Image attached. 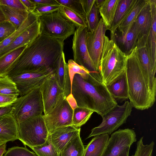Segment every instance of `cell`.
I'll use <instances>...</instances> for the list:
<instances>
[{
  "instance_id": "7a4b0ae2",
  "label": "cell",
  "mask_w": 156,
  "mask_h": 156,
  "mask_svg": "<svg viewBox=\"0 0 156 156\" xmlns=\"http://www.w3.org/2000/svg\"><path fill=\"white\" fill-rule=\"evenodd\" d=\"M71 95L77 106L89 109L101 116L118 104L98 71H90L83 76L75 74Z\"/></svg>"
},
{
  "instance_id": "4316f807",
  "label": "cell",
  "mask_w": 156,
  "mask_h": 156,
  "mask_svg": "<svg viewBox=\"0 0 156 156\" xmlns=\"http://www.w3.org/2000/svg\"><path fill=\"white\" fill-rule=\"evenodd\" d=\"M80 132L74 135L59 153V156H83L84 147Z\"/></svg>"
},
{
  "instance_id": "d6a6232c",
  "label": "cell",
  "mask_w": 156,
  "mask_h": 156,
  "mask_svg": "<svg viewBox=\"0 0 156 156\" xmlns=\"http://www.w3.org/2000/svg\"><path fill=\"white\" fill-rule=\"evenodd\" d=\"M0 94L18 97L19 92L15 83L7 75L0 76Z\"/></svg>"
},
{
  "instance_id": "9c48e42d",
  "label": "cell",
  "mask_w": 156,
  "mask_h": 156,
  "mask_svg": "<svg viewBox=\"0 0 156 156\" xmlns=\"http://www.w3.org/2000/svg\"><path fill=\"white\" fill-rule=\"evenodd\" d=\"M53 69L43 67L37 70L9 76L15 83L19 97L40 87L47 80L54 76Z\"/></svg>"
},
{
  "instance_id": "9a60e30c",
  "label": "cell",
  "mask_w": 156,
  "mask_h": 156,
  "mask_svg": "<svg viewBox=\"0 0 156 156\" xmlns=\"http://www.w3.org/2000/svg\"><path fill=\"white\" fill-rule=\"evenodd\" d=\"M40 90L44 115L48 114L59 101L66 97L63 90L58 85L55 75L45 81L40 87Z\"/></svg>"
},
{
  "instance_id": "f35d334b",
  "label": "cell",
  "mask_w": 156,
  "mask_h": 156,
  "mask_svg": "<svg viewBox=\"0 0 156 156\" xmlns=\"http://www.w3.org/2000/svg\"><path fill=\"white\" fill-rule=\"evenodd\" d=\"M67 63L72 84L73 78L75 74H79L83 76L90 72L83 66L76 63L73 59H69Z\"/></svg>"
},
{
  "instance_id": "30bf717a",
  "label": "cell",
  "mask_w": 156,
  "mask_h": 156,
  "mask_svg": "<svg viewBox=\"0 0 156 156\" xmlns=\"http://www.w3.org/2000/svg\"><path fill=\"white\" fill-rule=\"evenodd\" d=\"M73 108L65 97L58 102L51 111L43 115L49 133L59 128L72 125Z\"/></svg>"
},
{
  "instance_id": "277c9868",
  "label": "cell",
  "mask_w": 156,
  "mask_h": 156,
  "mask_svg": "<svg viewBox=\"0 0 156 156\" xmlns=\"http://www.w3.org/2000/svg\"><path fill=\"white\" fill-rule=\"evenodd\" d=\"M127 55L105 35L98 67L103 83L110 84L125 72Z\"/></svg>"
},
{
  "instance_id": "603a6c76",
  "label": "cell",
  "mask_w": 156,
  "mask_h": 156,
  "mask_svg": "<svg viewBox=\"0 0 156 156\" xmlns=\"http://www.w3.org/2000/svg\"><path fill=\"white\" fill-rule=\"evenodd\" d=\"M109 138L108 134L95 136L84 148L83 156H101Z\"/></svg>"
},
{
  "instance_id": "ee69618b",
  "label": "cell",
  "mask_w": 156,
  "mask_h": 156,
  "mask_svg": "<svg viewBox=\"0 0 156 156\" xmlns=\"http://www.w3.org/2000/svg\"><path fill=\"white\" fill-rule=\"evenodd\" d=\"M18 98L14 95L0 94V108L12 105L16 101Z\"/></svg>"
},
{
  "instance_id": "d4e9b609",
  "label": "cell",
  "mask_w": 156,
  "mask_h": 156,
  "mask_svg": "<svg viewBox=\"0 0 156 156\" xmlns=\"http://www.w3.org/2000/svg\"><path fill=\"white\" fill-rule=\"evenodd\" d=\"M6 20L10 22L17 30L27 18L29 11L14 9L0 4Z\"/></svg>"
},
{
  "instance_id": "74e56055",
  "label": "cell",
  "mask_w": 156,
  "mask_h": 156,
  "mask_svg": "<svg viewBox=\"0 0 156 156\" xmlns=\"http://www.w3.org/2000/svg\"><path fill=\"white\" fill-rule=\"evenodd\" d=\"M143 137H141L136 143V148L134 154L131 156H152L154 145L153 141L149 144L144 145Z\"/></svg>"
},
{
  "instance_id": "b9f144b4",
  "label": "cell",
  "mask_w": 156,
  "mask_h": 156,
  "mask_svg": "<svg viewBox=\"0 0 156 156\" xmlns=\"http://www.w3.org/2000/svg\"><path fill=\"white\" fill-rule=\"evenodd\" d=\"M61 7V5H36L31 12L39 16L58 11Z\"/></svg>"
},
{
  "instance_id": "ac0fdd59",
  "label": "cell",
  "mask_w": 156,
  "mask_h": 156,
  "mask_svg": "<svg viewBox=\"0 0 156 156\" xmlns=\"http://www.w3.org/2000/svg\"><path fill=\"white\" fill-rule=\"evenodd\" d=\"M53 70L57 81L63 90L64 95L67 98L71 94L72 83L68 63L66 62L63 51L56 63Z\"/></svg>"
},
{
  "instance_id": "44dd1931",
  "label": "cell",
  "mask_w": 156,
  "mask_h": 156,
  "mask_svg": "<svg viewBox=\"0 0 156 156\" xmlns=\"http://www.w3.org/2000/svg\"><path fill=\"white\" fill-rule=\"evenodd\" d=\"M152 21L150 29L147 34V43L151 63L156 69V0H149Z\"/></svg>"
},
{
  "instance_id": "f5cc1de1",
  "label": "cell",
  "mask_w": 156,
  "mask_h": 156,
  "mask_svg": "<svg viewBox=\"0 0 156 156\" xmlns=\"http://www.w3.org/2000/svg\"><path fill=\"white\" fill-rule=\"evenodd\" d=\"M105 0H96L95 3L98 8L101 5Z\"/></svg>"
},
{
  "instance_id": "d6986e66",
  "label": "cell",
  "mask_w": 156,
  "mask_h": 156,
  "mask_svg": "<svg viewBox=\"0 0 156 156\" xmlns=\"http://www.w3.org/2000/svg\"><path fill=\"white\" fill-rule=\"evenodd\" d=\"M0 139L7 143L19 139L18 124L12 112L0 116Z\"/></svg>"
},
{
  "instance_id": "681fc988",
  "label": "cell",
  "mask_w": 156,
  "mask_h": 156,
  "mask_svg": "<svg viewBox=\"0 0 156 156\" xmlns=\"http://www.w3.org/2000/svg\"><path fill=\"white\" fill-rule=\"evenodd\" d=\"M6 143V142L5 143L0 145V156H3V154L6 151V149L7 145Z\"/></svg>"
},
{
  "instance_id": "11a10c76",
  "label": "cell",
  "mask_w": 156,
  "mask_h": 156,
  "mask_svg": "<svg viewBox=\"0 0 156 156\" xmlns=\"http://www.w3.org/2000/svg\"></svg>"
},
{
  "instance_id": "ffe728a7",
  "label": "cell",
  "mask_w": 156,
  "mask_h": 156,
  "mask_svg": "<svg viewBox=\"0 0 156 156\" xmlns=\"http://www.w3.org/2000/svg\"><path fill=\"white\" fill-rule=\"evenodd\" d=\"M80 128L72 125L62 127L49 133L48 138L59 153L75 135L80 132Z\"/></svg>"
},
{
  "instance_id": "7dc6e473",
  "label": "cell",
  "mask_w": 156,
  "mask_h": 156,
  "mask_svg": "<svg viewBox=\"0 0 156 156\" xmlns=\"http://www.w3.org/2000/svg\"><path fill=\"white\" fill-rule=\"evenodd\" d=\"M20 1L29 12H32L36 6L35 4L30 0H20Z\"/></svg>"
},
{
  "instance_id": "f6af8a7d",
  "label": "cell",
  "mask_w": 156,
  "mask_h": 156,
  "mask_svg": "<svg viewBox=\"0 0 156 156\" xmlns=\"http://www.w3.org/2000/svg\"><path fill=\"white\" fill-rule=\"evenodd\" d=\"M95 1L96 0H80L85 15L86 19V17L95 3Z\"/></svg>"
},
{
  "instance_id": "f546056e",
  "label": "cell",
  "mask_w": 156,
  "mask_h": 156,
  "mask_svg": "<svg viewBox=\"0 0 156 156\" xmlns=\"http://www.w3.org/2000/svg\"><path fill=\"white\" fill-rule=\"evenodd\" d=\"M146 0H135L132 8L124 21L116 29L124 31L135 21L140 12L144 7Z\"/></svg>"
},
{
  "instance_id": "d590c367",
  "label": "cell",
  "mask_w": 156,
  "mask_h": 156,
  "mask_svg": "<svg viewBox=\"0 0 156 156\" xmlns=\"http://www.w3.org/2000/svg\"><path fill=\"white\" fill-rule=\"evenodd\" d=\"M99 13L95 3L86 17L87 32L92 33L97 26L100 21Z\"/></svg>"
},
{
  "instance_id": "4fadbf2b",
  "label": "cell",
  "mask_w": 156,
  "mask_h": 156,
  "mask_svg": "<svg viewBox=\"0 0 156 156\" xmlns=\"http://www.w3.org/2000/svg\"><path fill=\"white\" fill-rule=\"evenodd\" d=\"M147 35H144L140 37L136 47L139 61L148 79L152 97L155 101L156 70L153 68L151 63L147 45Z\"/></svg>"
},
{
  "instance_id": "ba28073f",
  "label": "cell",
  "mask_w": 156,
  "mask_h": 156,
  "mask_svg": "<svg viewBox=\"0 0 156 156\" xmlns=\"http://www.w3.org/2000/svg\"><path fill=\"white\" fill-rule=\"evenodd\" d=\"M133 107L131 103L128 101L122 105H116L101 116L102 122L98 126L91 129L87 139L102 134H111L126 123L131 115Z\"/></svg>"
},
{
  "instance_id": "4dcf8cb0",
  "label": "cell",
  "mask_w": 156,
  "mask_h": 156,
  "mask_svg": "<svg viewBox=\"0 0 156 156\" xmlns=\"http://www.w3.org/2000/svg\"><path fill=\"white\" fill-rule=\"evenodd\" d=\"M27 45L19 47L0 57V76L6 75L9 68L21 54Z\"/></svg>"
},
{
  "instance_id": "8992f818",
  "label": "cell",
  "mask_w": 156,
  "mask_h": 156,
  "mask_svg": "<svg viewBox=\"0 0 156 156\" xmlns=\"http://www.w3.org/2000/svg\"><path fill=\"white\" fill-rule=\"evenodd\" d=\"M12 106V112L18 124L31 118L44 115L40 87L18 97Z\"/></svg>"
},
{
  "instance_id": "e575fe53",
  "label": "cell",
  "mask_w": 156,
  "mask_h": 156,
  "mask_svg": "<svg viewBox=\"0 0 156 156\" xmlns=\"http://www.w3.org/2000/svg\"><path fill=\"white\" fill-rule=\"evenodd\" d=\"M30 148L37 156H59V153L48 137L43 144Z\"/></svg>"
},
{
  "instance_id": "5b68a950",
  "label": "cell",
  "mask_w": 156,
  "mask_h": 156,
  "mask_svg": "<svg viewBox=\"0 0 156 156\" xmlns=\"http://www.w3.org/2000/svg\"><path fill=\"white\" fill-rule=\"evenodd\" d=\"M40 34L64 41L76 30L75 26L66 19L59 12L38 16Z\"/></svg>"
},
{
  "instance_id": "83f0119b",
  "label": "cell",
  "mask_w": 156,
  "mask_h": 156,
  "mask_svg": "<svg viewBox=\"0 0 156 156\" xmlns=\"http://www.w3.org/2000/svg\"><path fill=\"white\" fill-rule=\"evenodd\" d=\"M118 2L119 0H105L98 8L107 30L109 29L112 24Z\"/></svg>"
},
{
  "instance_id": "8d00e7d4",
  "label": "cell",
  "mask_w": 156,
  "mask_h": 156,
  "mask_svg": "<svg viewBox=\"0 0 156 156\" xmlns=\"http://www.w3.org/2000/svg\"><path fill=\"white\" fill-rule=\"evenodd\" d=\"M60 5L76 12L86 20V16L80 0H55Z\"/></svg>"
},
{
  "instance_id": "816d5d0a",
  "label": "cell",
  "mask_w": 156,
  "mask_h": 156,
  "mask_svg": "<svg viewBox=\"0 0 156 156\" xmlns=\"http://www.w3.org/2000/svg\"><path fill=\"white\" fill-rule=\"evenodd\" d=\"M5 20V17L0 7V23Z\"/></svg>"
},
{
  "instance_id": "3957f363",
  "label": "cell",
  "mask_w": 156,
  "mask_h": 156,
  "mask_svg": "<svg viewBox=\"0 0 156 156\" xmlns=\"http://www.w3.org/2000/svg\"><path fill=\"white\" fill-rule=\"evenodd\" d=\"M125 73L128 98L133 107L144 110L154 104L148 81L139 61L136 47L127 55Z\"/></svg>"
},
{
  "instance_id": "7c38bea8",
  "label": "cell",
  "mask_w": 156,
  "mask_h": 156,
  "mask_svg": "<svg viewBox=\"0 0 156 156\" xmlns=\"http://www.w3.org/2000/svg\"><path fill=\"white\" fill-rule=\"evenodd\" d=\"M136 141V135L133 130L119 129L111 135L101 156H118Z\"/></svg>"
},
{
  "instance_id": "1f68e13d",
  "label": "cell",
  "mask_w": 156,
  "mask_h": 156,
  "mask_svg": "<svg viewBox=\"0 0 156 156\" xmlns=\"http://www.w3.org/2000/svg\"><path fill=\"white\" fill-rule=\"evenodd\" d=\"M93 112L87 108L75 107L73 109L72 125L77 128H80L87 122Z\"/></svg>"
},
{
  "instance_id": "8fae6325",
  "label": "cell",
  "mask_w": 156,
  "mask_h": 156,
  "mask_svg": "<svg viewBox=\"0 0 156 156\" xmlns=\"http://www.w3.org/2000/svg\"><path fill=\"white\" fill-rule=\"evenodd\" d=\"M87 32V27L77 28L75 31L72 47L73 60L90 71L99 72L88 53L86 42Z\"/></svg>"
},
{
  "instance_id": "7402d4cb",
  "label": "cell",
  "mask_w": 156,
  "mask_h": 156,
  "mask_svg": "<svg viewBox=\"0 0 156 156\" xmlns=\"http://www.w3.org/2000/svg\"><path fill=\"white\" fill-rule=\"evenodd\" d=\"M152 15L149 0H146L145 4L135 21V25L139 34V37L147 35L151 28Z\"/></svg>"
},
{
  "instance_id": "bcb514c9",
  "label": "cell",
  "mask_w": 156,
  "mask_h": 156,
  "mask_svg": "<svg viewBox=\"0 0 156 156\" xmlns=\"http://www.w3.org/2000/svg\"><path fill=\"white\" fill-rule=\"evenodd\" d=\"M36 5H60L55 0H30Z\"/></svg>"
},
{
  "instance_id": "2e32d148",
  "label": "cell",
  "mask_w": 156,
  "mask_h": 156,
  "mask_svg": "<svg viewBox=\"0 0 156 156\" xmlns=\"http://www.w3.org/2000/svg\"><path fill=\"white\" fill-rule=\"evenodd\" d=\"M110 36L111 39L127 55L136 47L139 34L134 22L125 30L116 29L111 32Z\"/></svg>"
},
{
  "instance_id": "484cf974",
  "label": "cell",
  "mask_w": 156,
  "mask_h": 156,
  "mask_svg": "<svg viewBox=\"0 0 156 156\" xmlns=\"http://www.w3.org/2000/svg\"><path fill=\"white\" fill-rule=\"evenodd\" d=\"M135 0H119L112 25L109 30L112 32L117 28L126 19Z\"/></svg>"
},
{
  "instance_id": "836d02e7",
  "label": "cell",
  "mask_w": 156,
  "mask_h": 156,
  "mask_svg": "<svg viewBox=\"0 0 156 156\" xmlns=\"http://www.w3.org/2000/svg\"><path fill=\"white\" fill-rule=\"evenodd\" d=\"M58 11L66 19L73 24L76 28L87 27L85 20L68 8L61 6Z\"/></svg>"
},
{
  "instance_id": "7bdbcfd3",
  "label": "cell",
  "mask_w": 156,
  "mask_h": 156,
  "mask_svg": "<svg viewBox=\"0 0 156 156\" xmlns=\"http://www.w3.org/2000/svg\"><path fill=\"white\" fill-rule=\"evenodd\" d=\"M0 4L6 5L14 9L27 10L20 0H0Z\"/></svg>"
},
{
  "instance_id": "ab89813d",
  "label": "cell",
  "mask_w": 156,
  "mask_h": 156,
  "mask_svg": "<svg viewBox=\"0 0 156 156\" xmlns=\"http://www.w3.org/2000/svg\"><path fill=\"white\" fill-rule=\"evenodd\" d=\"M3 156H37L25 147L15 146L9 148Z\"/></svg>"
},
{
  "instance_id": "c3c4849f",
  "label": "cell",
  "mask_w": 156,
  "mask_h": 156,
  "mask_svg": "<svg viewBox=\"0 0 156 156\" xmlns=\"http://www.w3.org/2000/svg\"><path fill=\"white\" fill-rule=\"evenodd\" d=\"M13 109V107L12 105L7 106L0 108V116L12 112Z\"/></svg>"
},
{
  "instance_id": "e0dca14e",
  "label": "cell",
  "mask_w": 156,
  "mask_h": 156,
  "mask_svg": "<svg viewBox=\"0 0 156 156\" xmlns=\"http://www.w3.org/2000/svg\"><path fill=\"white\" fill-rule=\"evenodd\" d=\"M40 34L38 20L21 33L11 44L0 51V57L20 46L26 45Z\"/></svg>"
},
{
  "instance_id": "db71d44e",
  "label": "cell",
  "mask_w": 156,
  "mask_h": 156,
  "mask_svg": "<svg viewBox=\"0 0 156 156\" xmlns=\"http://www.w3.org/2000/svg\"><path fill=\"white\" fill-rule=\"evenodd\" d=\"M5 142H5L3 140H2L0 139V145H1L3 144H4V143H5ZM6 143H7V142H6Z\"/></svg>"
},
{
  "instance_id": "6da1fadb",
  "label": "cell",
  "mask_w": 156,
  "mask_h": 156,
  "mask_svg": "<svg viewBox=\"0 0 156 156\" xmlns=\"http://www.w3.org/2000/svg\"><path fill=\"white\" fill-rule=\"evenodd\" d=\"M64 41L40 34L27 44L7 70L9 76L54 68L63 51Z\"/></svg>"
},
{
  "instance_id": "f907efd6",
  "label": "cell",
  "mask_w": 156,
  "mask_h": 156,
  "mask_svg": "<svg viewBox=\"0 0 156 156\" xmlns=\"http://www.w3.org/2000/svg\"><path fill=\"white\" fill-rule=\"evenodd\" d=\"M130 147H128L126 148L118 156H129Z\"/></svg>"
},
{
  "instance_id": "52a82bcc",
  "label": "cell",
  "mask_w": 156,
  "mask_h": 156,
  "mask_svg": "<svg viewBox=\"0 0 156 156\" xmlns=\"http://www.w3.org/2000/svg\"><path fill=\"white\" fill-rule=\"evenodd\" d=\"M19 140L30 148L45 142L49 133L43 115L29 119L18 123Z\"/></svg>"
},
{
  "instance_id": "cb8c5ba5",
  "label": "cell",
  "mask_w": 156,
  "mask_h": 156,
  "mask_svg": "<svg viewBox=\"0 0 156 156\" xmlns=\"http://www.w3.org/2000/svg\"><path fill=\"white\" fill-rule=\"evenodd\" d=\"M106 86L109 92L115 100L123 101L128 98V86L125 72L117 80Z\"/></svg>"
},
{
  "instance_id": "f1b7e54d",
  "label": "cell",
  "mask_w": 156,
  "mask_h": 156,
  "mask_svg": "<svg viewBox=\"0 0 156 156\" xmlns=\"http://www.w3.org/2000/svg\"><path fill=\"white\" fill-rule=\"evenodd\" d=\"M38 16L29 12L28 16L19 27L14 33L0 43V51L9 45L24 30L38 20Z\"/></svg>"
},
{
  "instance_id": "60d3db41",
  "label": "cell",
  "mask_w": 156,
  "mask_h": 156,
  "mask_svg": "<svg viewBox=\"0 0 156 156\" xmlns=\"http://www.w3.org/2000/svg\"><path fill=\"white\" fill-rule=\"evenodd\" d=\"M16 30L9 21L5 20L0 23V42H1Z\"/></svg>"
},
{
  "instance_id": "5bb4252c",
  "label": "cell",
  "mask_w": 156,
  "mask_h": 156,
  "mask_svg": "<svg viewBox=\"0 0 156 156\" xmlns=\"http://www.w3.org/2000/svg\"><path fill=\"white\" fill-rule=\"evenodd\" d=\"M107 30L106 27L101 18L94 31L92 33L87 32V34L86 42L88 53L98 71Z\"/></svg>"
}]
</instances>
